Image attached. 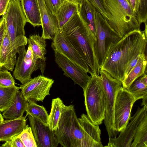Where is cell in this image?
Listing matches in <instances>:
<instances>
[{
	"label": "cell",
	"mask_w": 147,
	"mask_h": 147,
	"mask_svg": "<svg viewBox=\"0 0 147 147\" xmlns=\"http://www.w3.org/2000/svg\"><path fill=\"white\" fill-rule=\"evenodd\" d=\"M147 37L144 32L140 30L122 37L110 48L100 69L121 82L130 62L136 56L145 53Z\"/></svg>",
	"instance_id": "cell-1"
},
{
	"label": "cell",
	"mask_w": 147,
	"mask_h": 147,
	"mask_svg": "<svg viewBox=\"0 0 147 147\" xmlns=\"http://www.w3.org/2000/svg\"><path fill=\"white\" fill-rule=\"evenodd\" d=\"M60 30L88 66L91 76H100V68L93 49L95 38L78 12L74 15Z\"/></svg>",
	"instance_id": "cell-2"
},
{
	"label": "cell",
	"mask_w": 147,
	"mask_h": 147,
	"mask_svg": "<svg viewBox=\"0 0 147 147\" xmlns=\"http://www.w3.org/2000/svg\"><path fill=\"white\" fill-rule=\"evenodd\" d=\"M109 15L110 26L122 37L132 31L140 30L136 14L127 0H103Z\"/></svg>",
	"instance_id": "cell-3"
},
{
	"label": "cell",
	"mask_w": 147,
	"mask_h": 147,
	"mask_svg": "<svg viewBox=\"0 0 147 147\" xmlns=\"http://www.w3.org/2000/svg\"><path fill=\"white\" fill-rule=\"evenodd\" d=\"M83 92L87 115L95 125L101 124L105 117V93L100 76H91Z\"/></svg>",
	"instance_id": "cell-4"
},
{
	"label": "cell",
	"mask_w": 147,
	"mask_h": 147,
	"mask_svg": "<svg viewBox=\"0 0 147 147\" xmlns=\"http://www.w3.org/2000/svg\"><path fill=\"white\" fill-rule=\"evenodd\" d=\"M58 142L63 147H81L80 125L73 105L66 106L58 127L54 131Z\"/></svg>",
	"instance_id": "cell-5"
},
{
	"label": "cell",
	"mask_w": 147,
	"mask_h": 147,
	"mask_svg": "<svg viewBox=\"0 0 147 147\" xmlns=\"http://www.w3.org/2000/svg\"><path fill=\"white\" fill-rule=\"evenodd\" d=\"M3 16L5 20L6 31L9 37L11 47L17 53L20 47L27 44L28 40L24 30L27 21L20 0H11Z\"/></svg>",
	"instance_id": "cell-6"
},
{
	"label": "cell",
	"mask_w": 147,
	"mask_h": 147,
	"mask_svg": "<svg viewBox=\"0 0 147 147\" xmlns=\"http://www.w3.org/2000/svg\"><path fill=\"white\" fill-rule=\"evenodd\" d=\"M94 53L100 68L102 65L108 51L113 45L122 38L110 26L107 20L96 10Z\"/></svg>",
	"instance_id": "cell-7"
},
{
	"label": "cell",
	"mask_w": 147,
	"mask_h": 147,
	"mask_svg": "<svg viewBox=\"0 0 147 147\" xmlns=\"http://www.w3.org/2000/svg\"><path fill=\"white\" fill-rule=\"evenodd\" d=\"M100 75L105 91V110L104 120L109 138L117 137L114 123V107L116 93L122 88L121 81L111 76L105 71L100 69Z\"/></svg>",
	"instance_id": "cell-8"
},
{
	"label": "cell",
	"mask_w": 147,
	"mask_h": 147,
	"mask_svg": "<svg viewBox=\"0 0 147 147\" xmlns=\"http://www.w3.org/2000/svg\"><path fill=\"white\" fill-rule=\"evenodd\" d=\"M136 101L127 89L122 88L117 91L114 107V123L115 129L118 133L128 123L131 109Z\"/></svg>",
	"instance_id": "cell-9"
},
{
	"label": "cell",
	"mask_w": 147,
	"mask_h": 147,
	"mask_svg": "<svg viewBox=\"0 0 147 147\" xmlns=\"http://www.w3.org/2000/svg\"><path fill=\"white\" fill-rule=\"evenodd\" d=\"M26 51L25 45L20 47L18 49V57L16 59L13 72L15 78L22 84L28 82L32 78V73L38 69L42 73L44 72L45 61L34 57L29 58L25 56Z\"/></svg>",
	"instance_id": "cell-10"
},
{
	"label": "cell",
	"mask_w": 147,
	"mask_h": 147,
	"mask_svg": "<svg viewBox=\"0 0 147 147\" xmlns=\"http://www.w3.org/2000/svg\"><path fill=\"white\" fill-rule=\"evenodd\" d=\"M54 83L52 79L39 75L21 85L20 89L27 100L43 102L45 97L50 95V89Z\"/></svg>",
	"instance_id": "cell-11"
},
{
	"label": "cell",
	"mask_w": 147,
	"mask_h": 147,
	"mask_svg": "<svg viewBox=\"0 0 147 147\" xmlns=\"http://www.w3.org/2000/svg\"><path fill=\"white\" fill-rule=\"evenodd\" d=\"M147 114V107H138L134 115L131 117L130 122L120 132L119 135L114 138H109L108 147H131L137 128L144 117Z\"/></svg>",
	"instance_id": "cell-12"
},
{
	"label": "cell",
	"mask_w": 147,
	"mask_h": 147,
	"mask_svg": "<svg viewBox=\"0 0 147 147\" xmlns=\"http://www.w3.org/2000/svg\"><path fill=\"white\" fill-rule=\"evenodd\" d=\"M55 61L64 72V74L83 89L86 87L91 78L85 70L57 51H54Z\"/></svg>",
	"instance_id": "cell-13"
},
{
	"label": "cell",
	"mask_w": 147,
	"mask_h": 147,
	"mask_svg": "<svg viewBox=\"0 0 147 147\" xmlns=\"http://www.w3.org/2000/svg\"><path fill=\"white\" fill-rule=\"evenodd\" d=\"M37 147H57L59 143L54 131L38 119L27 116Z\"/></svg>",
	"instance_id": "cell-14"
},
{
	"label": "cell",
	"mask_w": 147,
	"mask_h": 147,
	"mask_svg": "<svg viewBox=\"0 0 147 147\" xmlns=\"http://www.w3.org/2000/svg\"><path fill=\"white\" fill-rule=\"evenodd\" d=\"M51 47L90 74L89 68L82 57L61 31L58 30L53 40Z\"/></svg>",
	"instance_id": "cell-15"
},
{
	"label": "cell",
	"mask_w": 147,
	"mask_h": 147,
	"mask_svg": "<svg viewBox=\"0 0 147 147\" xmlns=\"http://www.w3.org/2000/svg\"><path fill=\"white\" fill-rule=\"evenodd\" d=\"M78 119L82 135L81 147H103L99 125L94 124L84 114H82Z\"/></svg>",
	"instance_id": "cell-16"
},
{
	"label": "cell",
	"mask_w": 147,
	"mask_h": 147,
	"mask_svg": "<svg viewBox=\"0 0 147 147\" xmlns=\"http://www.w3.org/2000/svg\"><path fill=\"white\" fill-rule=\"evenodd\" d=\"M42 32L41 36L45 39L52 40L59 30L58 20L55 15L52 14L46 6L43 0H38Z\"/></svg>",
	"instance_id": "cell-17"
},
{
	"label": "cell",
	"mask_w": 147,
	"mask_h": 147,
	"mask_svg": "<svg viewBox=\"0 0 147 147\" xmlns=\"http://www.w3.org/2000/svg\"><path fill=\"white\" fill-rule=\"evenodd\" d=\"M27 116L0 122V141H6L18 136L28 127L26 124Z\"/></svg>",
	"instance_id": "cell-18"
},
{
	"label": "cell",
	"mask_w": 147,
	"mask_h": 147,
	"mask_svg": "<svg viewBox=\"0 0 147 147\" xmlns=\"http://www.w3.org/2000/svg\"><path fill=\"white\" fill-rule=\"evenodd\" d=\"M16 54L12 48L9 37L6 30L0 52L1 69L3 68L13 71L16 60Z\"/></svg>",
	"instance_id": "cell-19"
},
{
	"label": "cell",
	"mask_w": 147,
	"mask_h": 147,
	"mask_svg": "<svg viewBox=\"0 0 147 147\" xmlns=\"http://www.w3.org/2000/svg\"><path fill=\"white\" fill-rule=\"evenodd\" d=\"M19 90L17 91L12 103L2 114L3 118L6 119L19 118L23 116L26 111L28 102Z\"/></svg>",
	"instance_id": "cell-20"
},
{
	"label": "cell",
	"mask_w": 147,
	"mask_h": 147,
	"mask_svg": "<svg viewBox=\"0 0 147 147\" xmlns=\"http://www.w3.org/2000/svg\"><path fill=\"white\" fill-rule=\"evenodd\" d=\"M27 21L34 27L41 26L40 10L38 0H20Z\"/></svg>",
	"instance_id": "cell-21"
},
{
	"label": "cell",
	"mask_w": 147,
	"mask_h": 147,
	"mask_svg": "<svg viewBox=\"0 0 147 147\" xmlns=\"http://www.w3.org/2000/svg\"><path fill=\"white\" fill-rule=\"evenodd\" d=\"M96 11L94 6L88 0H82L79 4V14L95 37L96 28Z\"/></svg>",
	"instance_id": "cell-22"
},
{
	"label": "cell",
	"mask_w": 147,
	"mask_h": 147,
	"mask_svg": "<svg viewBox=\"0 0 147 147\" xmlns=\"http://www.w3.org/2000/svg\"><path fill=\"white\" fill-rule=\"evenodd\" d=\"M79 4L71 0H67L58 9L56 13L59 30L75 14L78 12Z\"/></svg>",
	"instance_id": "cell-23"
},
{
	"label": "cell",
	"mask_w": 147,
	"mask_h": 147,
	"mask_svg": "<svg viewBox=\"0 0 147 147\" xmlns=\"http://www.w3.org/2000/svg\"><path fill=\"white\" fill-rule=\"evenodd\" d=\"M147 64L145 53L141 54L136 65L122 81V88L127 89L137 79L145 73Z\"/></svg>",
	"instance_id": "cell-24"
},
{
	"label": "cell",
	"mask_w": 147,
	"mask_h": 147,
	"mask_svg": "<svg viewBox=\"0 0 147 147\" xmlns=\"http://www.w3.org/2000/svg\"><path fill=\"white\" fill-rule=\"evenodd\" d=\"M65 107L60 98L52 99L48 121V125L52 131H55L57 129L60 118Z\"/></svg>",
	"instance_id": "cell-25"
},
{
	"label": "cell",
	"mask_w": 147,
	"mask_h": 147,
	"mask_svg": "<svg viewBox=\"0 0 147 147\" xmlns=\"http://www.w3.org/2000/svg\"><path fill=\"white\" fill-rule=\"evenodd\" d=\"M27 43L32 49L33 56L45 61L47 53L45 39L39 34H34L30 36Z\"/></svg>",
	"instance_id": "cell-26"
},
{
	"label": "cell",
	"mask_w": 147,
	"mask_h": 147,
	"mask_svg": "<svg viewBox=\"0 0 147 147\" xmlns=\"http://www.w3.org/2000/svg\"><path fill=\"white\" fill-rule=\"evenodd\" d=\"M27 100L28 103L26 110V115H30L48 125L49 115L45 108L43 105H37L36 101L31 99Z\"/></svg>",
	"instance_id": "cell-27"
},
{
	"label": "cell",
	"mask_w": 147,
	"mask_h": 147,
	"mask_svg": "<svg viewBox=\"0 0 147 147\" xmlns=\"http://www.w3.org/2000/svg\"><path fill=\"white\" fill-rule=\"evenodd\" d=\"M131 147H147V114L137 128Z\"/></svg>",
	"instance_id": "cell-28"
},
{
	"label": "cell",
	"mask_w": 147,
	"mask_h": 147,
	"mask_svg": "<svg viewBox=\"0 0 147 147\" xmlns=\"http://www.w3.org/2000/svg\"><path fill=\"white\" fill-rule=\"evenodd\" d=\"M19 87L16 86L5 87L0 86V111L3 112L13 102Z\"/></svg>",
	"instance_id": "cell-29"
},
{
	"label": "cell",
	"mask_w": 147,
	"mask_h": 147,
	"mask_svg": "<svg viewBox=\"0 0 147 147\" xmlns=\"http://www.w3.org/2000/svg\"><path fill=\"white\" fill-rule=\"evenodd\" d=\"M127 89L136 101L147 98V85L142 81L140 77L135 80Z\"/></svg>",
	"instance_id": "cell-30"
},
{
	"label": "cell",
	"mask_w": 147,
	"mask_h": 147,
	"mask_svg": "<svg viewBox=\"0 0 147 147\" xmlns=\"http://www.w3.org/2000/svg\"><path fill=\"white\" fill-rule=\"evenodd\" d=\"M25 147H37L34 137L30 127H28L18 136Z\"/></svg>",
	"instance_id": "cell-31"
},
{
	"label": "cell",
	"mask_w": 147,
	"mask_h": 147,
	"mask_svg": "<svg viewBox=\"0 0 147 147\" xmlns=\"http://www.w3.org/2000/svg\"><path fill=\"white\" fill-rule=\"evenodd\" d=\"M15 80L10 72L7 69H0V86L11 87L15 86Z\"/></svg>",
	"instance_id": "cell-32"
},
{
	"label": "cell",
	"mask_w": 147,
	"mask_h": 147,
	"mask_svg": "<svg viewBox=\"0 0 147 147\" xmlns=\"http://www.w3.org/2000/svg\"><path fill=\"white\" fill-rule=\"evenodd\" d=\"M137 17L140 25L142 23H147V0H140V7Z\"/></svg>",
	"instance_id": "cell-33"
},
{
	"label": "cell",
	"mask_w": 147,
	"mask_h": 147,
	"mask_svg": "<svg viewBox=\"0 0 147 147\" xmlns=\"http://www.w3.org/2000/svg\"><path fill=\"white\" fill-rule=\"evenodd\" d=\"M68 0H43L49 11L55 15L59 8Z\"/></svg>",
	"instance_id": "cell-34"
},
{
	"label": "cell",
	"mask_w": 147,
	"mask_h": 147,
	"mask_svg": "<svg viewBox=\"0 0 147 147\" xmlns=\"http://www.w3.org/2000/svg\"><path fill=\"white\" fill-rule=\"evenodd\" d=\"M95 7L97 11H98L103 18L108 20L109 15L106 11L103 0H88Z\"/></svg>",
	"instance_id": "cell-35"
},
{
	"label": "cell",
	"mask_w": 147,
	"mask_h": 147,
	"mask_svg": "<svg viewBox=\"0 0 147 147\" xmlns=\"http://www.w3.org/2000/svg\"><path fill=\"white\" fill-rule=\"evenodd\" d=\"M5 142L1 145L2 147H25L20 138L18 136L6 141Z\"/></svg>",
	"instance_id": "cell-36"
},
{
	"label": "cell",
	"mask_w": 147,
	"mask_h": 147,
	"mask_svg": "<svg viewBox=\"0 0 147 147\" xmlns=\"http://www.w3.org/2000/svg\"><path fill=\"white\" fill-rule=\"evenodd\" d=\"M6 30L5 20L3 16L0 19V52ZM0 69L1 67L0 65Z\"/></svg>",
	"instance_id": "cell-37"
},
{
	"label": "cell",
	"mask_w": 147,
	"mask_h": 147,
	"mask_svg": "<svg viewBox=\"0 0 147 147\" xmlns=\"http://www.w3.org/2000/svg\"><path fill=\"white\" fill-rule=\"evenodd\" d=\"M140 55L136 56L129 64L125 71L124 79L126 77L133 68L136 65Z\"/></svg>",
	"instance_id": "cell-38"
},
{
	"label": "cell",
	"mask_w": 147,
	"mask_h": 147,
	"mask_svg": "<svg viewBox=\"0 0 147 147\" xmlns=\"http://www.w3.org/2000/svg\"><path fill=\"white\" fill-rule=\"evenodd\" d=\"M127 0L131 6L134 13L137 15L140 7V0Z\"/></svg>",
	"instance_id": "cell-39"
},
{
	"label": "cell",
	"mask_w": 147,
	"mask_h": 147,
	"mask_svg": "<svg viewBox=\"0 0 147 147\" xmlns=\"http://www.w3.org/2000/svg\"><path fill=\"white\" fill-rule=\"evenodd\" d=\"M11 0H0V16L5 13Z\"/></svg>",
	"instance_id": "cell-40"
},
{
	"label": "cell",
	"mask_w": 147,
	"mask_h": 147,
	"mask_svg": "<svg viewBox=\"0 0 147 147\" xmlns=\"http://www.w3.org/2000/svg\"><path fill=\"white\" fill-rule=\"evenodd\" d=\"M25 56L26 57L29 58H33L34 57L32 49L31 47L29 45L26 52Z\"/></svg>",
	"instance_id": "cell-41"
},
{
	"label": "cell",
	"mask_w": 147,
	"mask_h": 147,
	"mask_svg": "<svg viewBox=\"0 0 147 147\" xmlns=\"http://www.w3.org/2000/svg\"><path fill=\"white\" fill-rule=\"evenodd\" d=\"M142 99V101L141 104V105L147 107V98H143Z\"/></svg>",
	"instance_id": "cell-42"
},
{
	"label": "cell",
	"mask_w": 147,
	"mask_h": 147,
	"mask_svg": "<svg viewBox=\"0 0 147 147\" xmlns=\"http://www.w3.org/2000/svg\"><path fill=\"white\" fill-rule=\"evenodd\" d=\"M4 120V118H3L2 115L1 114L0 112V122H1Z\"/></svg>",
	"instance_id": "cell-43"
},
{
	"label": "cell",
	"mask_w": 147,
	"mask_h": 147,
	"mask_svg": "<svg viewBox=\"0 0 147 147\" xmlns=\"http://www.w3.org/2000/svg\"><path fill=\"white\" fill-rule=\"evenodd\" d=\"M76 2L79 4L80 3L82 0H71Z\"/></svg>",
	"instance_id": "cell-44"
}]
</instances>
